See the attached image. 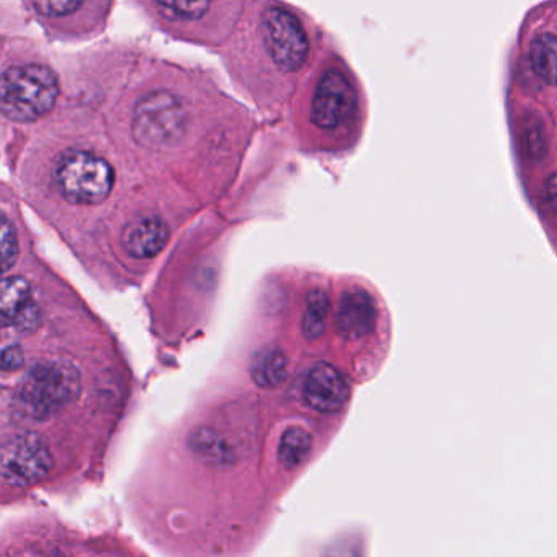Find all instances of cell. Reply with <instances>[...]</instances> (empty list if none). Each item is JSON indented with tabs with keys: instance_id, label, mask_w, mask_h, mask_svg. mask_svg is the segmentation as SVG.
<instances>
[{
	"instance_id": "14",
	"label": "cell",
	"mask_w": 557,
	"mask_h": 557,
	"mask_svg": "<svg viewBox=\"0 0 557 557\" xmlns=\"http://www.w3.org/2000/svg\"><path fill=\"white\" fill-rule=\"evenodd\" d=\"M313 450V435L301 425H292L278 442V463L285 470H298Z\"/></svg>"
},
{
	"instance_id": "7",
	"label": "cell",
	"mask_w": 557,
	"mask_h": 557,
	"mask_svg": "<svg viewBox=\"0 0 557 557\" xmlns=\"http://www.w3.org/2000/svg\"><path fill=\"white\" fill-rule=\"evenodd\" d=\"M54 182L67 201L98 205L110 196L114 172L103 157L87 150H71L59 160Z\"/></svg>"
},
{
	"instance_id": "9",
	"label": "cell",
	"mask_w": 557,
	"mask_h": 557,
	"mask_svg": "<svg viewBox=\"0 0 557 557\" xmlns=\"http://www.w3.org/2000/svg\"><path fill=\"white\" fill-rule=\"evenodd\" d=\"M350 388L339 370L334 369L330 363H318L310 372L304 383L305 403L311 409L324 414L341 411L349 401Z\"/></svg>"
},
{
	"instance_id": "20",
	"label": "cell",
	"mask_w": 557,
	"mask_h": 557,
	"mask_svg": "<svg viewBox=\"0 0 557 557\" xmlns=\"http://www.w3.org/2000/svg\"><path fill=\"white\" fill-rule=\"evenodd\" d=\"M25 362V352L20 346H9L0 350V370L15 372Z\"/></svg>"
},
{
	"instance_id": "17",
	"label": "cell",
	"mask_w": 557,
	"mask_h": 557,
	"mask_svg": "<svg viewBox=\"0 0 557 557\" xmlns=\"http://www.w3.org/2000/svg\"><path fill=\"white\" fill-rule=\"evenodd\" d=\"M330 307V298L323 290L311 292L304 317V333L308 339H318L323 334Z\"/></svg>"
},
{
	"instance_id": "15",
	"label": "cell",
	"mask_w": 557,
	"mask_h": 557,
	"mask_svg": "<svg viewBox=\"0 0 557 557\" xmlns=\"http://www.w3.org/2000/svg\"><path fill=\"white\" fill-rule=\"evenodd\" d=\"M251 376L261 388H277L287 379V359L281 349H267L258 354L251 366Z\"/></svg>"
},
{
	"instance_id": "2",
	"label": "cell",
	"mask_w": 557,
	"mask_h": 557,
	"mask_svg": "<svg viewBox=\"0 0 557 557\" xmlns=\"http://www.w3.org/2000/svg\"><path fill=\"white\" fill-rule=\"evenodd\" d=\"M81 372L65 359L36 363L20 383L13 408L22 418L45 421L71 405L81 393Z\"/></svg>"
},
{
	"instance_id": "18",
	"label": "cell",
	"mask_w": 557,
	"mask_h": 557,
	"mask_svg": "<svg viewBox=\"0 0 557 557\" xmlns=\"http://www.w3.org/2000/svg\"><path fill=\"white\" fill-rule=\"evenodd\" d=\"M18 258V238L12 222L0 214V277L12 270Z\"/></svg>"
},
{
	"instance_id": "19",
	"label": "cell",
	"mask_w": 557,
	"mask_h": 557,
	"mask_svg": "<svg viewBox=\"0 0 557 557\" xmlns=\"http://www.w3.org/2000/svg\"><path fill=\"white\" fill-rule=\"evenodd\" d=\"M84 2L85 0H32V5L39 15L58 18V16L71 15L75 10L81 9Z\"/></svg>"
},
{
	"instance_id": "6",
	"label": "cell",
	"mask_w": 557,
	"mask_h": 557,
	"mask_svg": "<svg viewBox=\"0 0 557 557\" xmlns=\"http://www.w3.org/2000/svg\"><path fill=\"white\" fill-rule=\"evenodd\" d=\"M156 15L186 39H221L237 18L242 0H149Z\"/></svg>"
},
{
	"instance_id": "5",
	"label": "cell",
	"mask_w": 557,
	"mask_h": 557,
	"mask_svg": "<svg viewBox=\"0 0 557 557\" xmlns=\"http://www.w3.org/2000/svg\"><path fill=\"white\" fill-rule=\"evenodd\" d=\"M311 84L310 121L324 133L344 129L356 120L359 91L346 64L336 58L318 65Z\"/></svg>"
},
{
	"instance_id": "8",
	"label": "cell",
	"mask_w": 557,
	"mask_h": 557,
	"mask_svg": "<svg viewBox=\"0 0 557 557\" xmlns=\"http://www.w3.org/2000/svg\"><path fill=\"white\" fill-rule=\"evenodd\" d=\"M54 468L48 442L35 432L15 435L0 445V478L10 486L41 483Z\"/></svg>"
},
{
	"instance_id": "11",
	"label": "cell",
	"mask_w": 557,
	"mask_h": 557,
	"mask_svg": "<svg viewBox=\"0 0 557 557\" xmlns=\"http://www.w3.org/2000/svg\"><path fill=\"white\" fill-rule=\"evenodd\" d=\"M170 227L159 215H140L124 228L121 244L124 251L136 260H150L165 250Z\"/></svg>"
},
{
	"instance_id": "13",
	"label": "cell",
	"mask_w": 557,
	"mask_h": 557,
	"mask_svg": "<svg viewBox=\"0 0 557 557\" xmlns=\"http://www.w3.org/2000/svg\"><path fill=\"white\" fill-rule=\"evenodd\" d=\"M191 450L199 460L209 467L228 468L237 461V451L221 432L212 428H201L191 435Z\"/></svg>"
},
{
	"instance_id": "10",
	"label": "cell",
	"mask_w": 557,
	"mask_h": 557,
	"mask_svg": "<svg viewBox=\"0 0 557 557\" xmlns=\"http://www.w3.org/2000/svg\"><path fill=\"white\" fill-rule=\"evenodd\" d=\"M39 310L32 298L29 282L23 277L0 278V324L32 331L38 326Z\"/></svg>"
},
{
	"instance_id": "12",
	"label": "cell",
	"mask_w": 557,
	"mask_h": 557,
	"mask_svg": "<svg viewBox=\"0 0 557 557\" xmlns=\"http://www.w3.org/2000/svg\"><path fill=\"white\" fill-rule=\"evenodd\" d=\"M376 324V307L366 290H349L341 298L337 310V331L346 339L369 336Z\"/></svg>"
},
{
	"instance_id": "16",
	"label": "cell",
	"mask_w": 557,
	"mask_h": 557,
	"mask_svg": "<svg viewBox=\"0 0 557 557\" xmlns=\"http://www.w3.org/2000/svg\"><path fill=\"white\" fill-rule=\"evenodd\" d=\"M533 71L552 87H557V35L543 33L533 39L530 48Z\"/></svg>"
},
{
	"instance_id": "4",
	"label": "cell",
	"mask_w": 557,
	"mask_h": 557,
	"mask_svg": "<svg viewBox=\"0 0 557 557\" xmlns=\"http://www.w3.org/2000/svg\"><path fill=\"white\" fill-rule=\"evenodd\" d=\"M58 97V77L46 65H15L0 75V111L16 123H33L51 113Z\"/></svg>"
},
{
	"instance_id": "3",
	"label": "cell",
	"mask_w": 557,
	"mask_h": 557,
	"mask_svg": "<svg viewBox=\"0 0 557 557\" xmlns=\"http://www.w3.org/2000/svg\"><path fill=\"white\" fill-rule=\"evenodd\" d=\"M191 124L189 107L172 88L144 95L134 108V140L150 150H172L185 143Z\"/></svg>"
},
{
	"instance_id": "1",
	"label": "cell",
	"mask_w": 557,
	"mask_h": 557,
	"mask_svg": "<svg viewBox=\"0 0 557 557\" xmlns=\"http://www.w3.org/2000/svg\"><path fill=\"white\" fill-rule=\"evenodd\" d=\"M313 58L304 20L276 0L250 7L225 49V65L245 87L281 94L294 87Z\"/></svg>"
}]
</instances>
